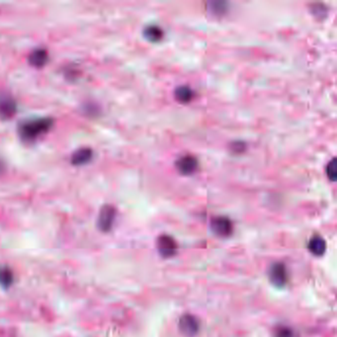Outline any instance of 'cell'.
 Segmentation results:
<instances>
[{"instance_id": "cell-9", "label": "cell", "mask_w": 337, "mask_h": 337, "mask_svg": "<svg viewBox=\"0 0 337 337\" xmlns=\"http://www.w3.org/2000/svg\"><path fill=\"white\" fill-rule=\"evenodd\" d=\"M309 250L315 254L316 256H321L326 249V244L325 241L319 237V235H315L311 239L310 243H309Z\"/></svg>"}, {"instance_id": "cell-4", "label": "cell", "mask_w": 337, "mask_h": 337, "mask_svg": "<svg viewBox=\"0 0 337 337\" xmlns=\"http://www.w3.org/2000/svg\"><path fill=\"white\" fill-rule=\"evenodd\" d=\"M212 230L219 237H229L233 231L231 221L226 217H216L211 221Z\"/></svg>"}, {"instance_id": "cell-3", "label": "cell", "mask_w": 337, "mask_h": 337, "mask_svg": "<svg viewBox=\"0 0 337 337\" xmlns=\"http://www.w3.org/2000/svg\"><path fill=\"white\" fill-rule=\"evenodd\" d=\"M156 247H157L159 254L162 257L169 258L177 252L178 245L173 238H171L167 234H163L158 238L157 243H156Z\"/></svg>"}, {"instance_id": "cell-1", "label": "cell", "mask_w": 337, "mask_h": 337, "mask_svg": "<svg viewBox=\"0 0 337 337\" xmlns=\"http://www.w3.org/2000/svg\"><path fill=\"white\" fill-rule=\"evenodd\" d=\"M52 125L53 120L50 118H37L24 121L19 126V134L25 141H33L49 131Z\"/></svg>"}, {"instance_id": "cell-6", "label": "cell", "mask_w": 337, "mask_h": 337, "mask_svg": "<svg viewBox=\"0 0 337 337\" xmlns=\"http://www.w3.org/2000/svg\"><path fill=\"white\" fill-rule=\"evenodd\" d=\"M116 217V210L110 205L103 207L99 213L98 226L103 231H108L111 229Z\"/></svg>"}, {"instance_id": "cell-17", "label": "cell", "mask_w": 337, "mask_h": 337, "mask_svg": "<svg viewBox=\"0 0 337 337\" xmlns=\"http://www.w3.org/2000/svg\"><path fill=\"white\" fill-rule=\"evenodd\" d=\"M275 337H293V333L292 330L289 329L288 327H280L276 331Z\"/></svg>"}, {"instance_id": "cell-10", "label": "cell", "mask_w": 337, "mask_h": 337, "mask_svg": "<svg viewBox=\"0 0 337 337\" xmlns=\"http://www.w3.org/2000/svg\"><path fill=\"white\" fill-rule=\"evenodd\" d=\"M143 34L150 42H159L163 38V31L157 25H148L145 27Z\"/></svg>"}, {"instance_id": "cell-15", "label": "cell", "mask_w": 337, "mask_h": 337, "mask_svg": "<svg viewBox=\"0 0 337 337\" xmlns=\"http://www.w3.org/2000/svg\"><path fill=\"white\" fill-rule=\"evenodd\" d=\"M336 158L333 157L326 166V174L327 177L329 178V180H331L332 182L336 181L337 178V163Z\"/></svg>"}, {"instance_id": "cell-13", "label": "cell", "mask_w": 337, "mask_h": 337, "mask_svg": "<svg viewBox=\"0 0 337 337\" xmlns=\"http://www.w3.org/2000/svg\"><path fill=\"white\" fill-rule=\"evenodd\" d=\"M47 60H48V52L45 49H36L29 56L30 63L35 66L44 65L47 62Z\"/></svg>"}, {"instance_id": "cell-7", "label": "cell", "mask_w": 337, "mask_h": 337, "mask_svg": "<svg viewBox=\"0 0 337 337\" xmlns=\"http://www.w3.org/2000/svg\"><path fill=\"white\" fill-rule=\"evenodd\" d=\"M175 167L181 174L190 175L198 168V160L191 154H185L176 160Z\"/></svg>"}, {"instance_id": "cell-16", "label": "cell", "mask_w": 337, "mask_h": 337, "mask_svg": "<svg viewBox=\"0 0 337 337\" xmlns=\"http://www.w3.org/2000/svg\"><path fill=\"white\" fill-rule=\"evenodd\" d=\"M312 12L314 15H316L317 17H321V16H325L326 15V12H327V9L326 7L321 4V3H319V4H312V8H311Z\"/></svg>"}, {"instance_id": "cell-12", "label": "cell", "mask_w": 337, "mask_h": 337, "mask_svg": "<svg viewBox=\"0 0 337 337\" xmlns=\"http://www.w3.org/2000/svg\"><path fill=\"white\" fill-rule=\"evenodd\" d=\"M174 97L180 103H188L193 99L194 91L189 86L181 85L174 90Z\"/></svg>"}, {"instance_id": "cell-11", "label": "cell", "mask_w": 337, "mask_h": 337, "mask_svg": "<svg viewBox=\"0 0 337 337\" xmlns=\"http://www.w3.org/2000/svg\"><path fill=\"white\" fill-rule=\"evenodd\" d=\"M93 152L90 149L84 148L80 150H76L75 153L72 155V162L75 165H81L86 162H88L92 158Z\"/></svg>"}, {"instance_id": "cell-14", "label": "cell", "mask_w": 337, "mask_h": 337, "mask_svg": "<svg viewBox=\"0 0 337 337\" xmlns=\"http://www.w3.org/2000/svg\"><path fill=\"white\" fill-rule=\"evenodd\" d=\"M13 282L12 271L5 266H0V285L2 287H8Z\"/></svg>"}, {"instance_id": "cell-2", "label": "cell", "mask_w": 337, "mask_h": 337, "mask_svg": "<svg viewBox=\"0 0 337 337\" xmlns=\"http://www.w3.org/2000/svg\"><path fill=\"white\" fill-rule=\"evenodd\" d=\"M269 279L276 287H284L289 279L286 266L281 262L274 263L269 270Z\"/></svg>"}, {"instance_id": "cell-5", "label": "cell", "mask_w": 337, "mask_h": 337, "mask_svg": "<svg viewBox=\"0 0 337 337\" xmlns=\"http://www.w3.org/2000/svg\"><path fill=\"white\" fill-rule=\"evenodd\" d=\"M179 329L185 336H195L200 329V322L192 315H184L179 320Z\"/></svg>"}, {"instance_id": "cell-8", "label": "cell", "mask_w": 337, "mask_h": 337, "mask_svg": "<svg viewBox=\"0 0 337 337\" xmlns=\"http://www.w3.org/2000/svg\"><path fill=\"white\" fill-rule=\"evenodd\" d=\"M16 111V103L9 96H0V117L9 118Z\"/></svg>"}]
</instances>
